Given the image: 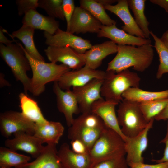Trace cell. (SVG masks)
I'll use <instances>...</instances> for the list:
<instances>
[{"instance_id":"obj_1","label":"cell","mask_w":168,"mask_h":168,"mask_svg":"<svg viewBox=\"0 0 168 168\" xmlns=\"http://www.w3.org/2000/svg\"><path fill=\"white\" fill-rule=\"evenodd\" d=\"M117 54L108 64L107 71L118 73L132 67L143 72L151 65L154 57L153 46L146 44L140 46L117 45Z\"/></svg>"},{"instance_id":"obj_2","label":"cell","mask_w":168,"mask_h":168,"mask_svg":"<svg viewBox=\"0 0 168 168\" xmlns=\"http://www.w3.org/2000/svg\"><path fill=\"white\" fill-rule=\"evenodd\" d=\"M22 47L29 61L32 71L30 92L35 96L42 93L45 91V85L48 83L57 82L64 73L71 69L62 63H47L35 59L29 54L22 45Z\"/></svg>"},{"instance_id":"obj_3","label":"cell","mask_w":168,"mask_h":168,"mask_svg":"<svg viewBox=\"0 0 168 168\" xmlns=\"http://www.w3.org/2000/svg\"><path fill=\"white\" fill-rule=\"evenodd\" d=\"M140 80L136 73L128 69L118 73L106 71L101 88V95L106 100L119 104L123 99V93L131 87L139 88Z\"/></svg>"},{"instance_id":"obj_4","label":"cell","mask_w":168,"mask_h":168,"mask_svg":"<svg viewBox=\"0 0 168 168\" xmlns=\"http://www.w3.org/2000/svg\"><path fill=\"white\" fill-rule=\"evenodd\" d=\"M126 154L124 141L123 138L107 126L89 152L93 166L102 161L124 156Z\"/></svg>"},{"instance_id":"obj_5","label":"cell","mask_w":168,"mask_h":168,"mask_svg":"<svg viewBox=\"0 0 168 168\" xmlns=\"http://www.w3.org/2000/svg\"><path fill=\"white\" fill-rule=\"evenodd\" d=\"M101 119L91 112L82 114L74 119L68 129V137L71 140L82 141L90 150L106 126Z\"/></svg>"},{"instance_id":"obj_6","label":"cell","mask_w":168,"mask_h":168,"mask_svg":"<svg viewBox=\"0 0 168 168\" xmlns=\"http://www.w3.org/2000/svg\"><path fill=\"white\" fill-rule=\"evenodd\" d=\"M1 57L10 68L14 77L22 84L25 93L30 92V78L27 74L31 69L29 61L20 43L7 45L0 44Z\"/></svg>"},{"instance_id":"obj_7","label":"cell","mask_w":168,"mask_h":168,"mask_svg":"<svg viewBox=\"0 0 168 168\" xmlns=\"http://www.w3.org/2000/svg\"><path fill=\"white\" fill-rule=\"evenodd\" d=\"M117 111L119 124L126 137H134L142 132L149 122L145 118L140 103L123 99Z\"/></svg>"},{"instance_id":"obj_8","label":"cell","mask_w":168,"mask_h":168,"mask_svg":"<svg viewBox=\"0 0 168 168\" xmlns=\"http://www.w3.org/2000/svg\"><path fill=\"white\" fill-rule=\"evenodd\" d=\"M35 124L21 112L10 110L2 113L0 114V132L6 138L18 132L34 135Z\"/></svg>"},{"instance_id":"obj_9","label":"cell","mask_w":168,"mask_h":168,"mask_svg":"<svg viewBox=\"0 0 168 168\" xmlns=\"http://www.w3.org/2000/svg\"><path fill=\"white\" fill-rule=\"evenodd\" d=\"M105 75L106 72L92 69L84 66L78 69L66 72L57 82L62 89L68 90L72 87L83 86L94 79H104Z\"/></svg>"},{"instance_id":"obj_10","label":"cell","mask_w":168,"mask_h":168,"mask_svg":"<svg viewBox=\"0 0 168 168\" xmlns=\"http://www.w3.org/2000/svg\"><path fill=\"white\" fill-rule=\"evenodd\" d=\"M45 43L48 46L69 47L80 54H84L92 45L90 41L60 28L54 35L44 32Z\"/></svg>"},{"instance_id":"obj_11","label":"cell","mask_w":168,"mask_h":168,"mask_svg":"<svg viewBox=\"0 0 168 168\" xmlns=\"http://www.w3.org/2000/svg\"><path fill=\"white\" fill-rule=\"evenodd\" d=\"M104 79H94L86 84L72 88L81 112L91 113L93 103L99 100L104 99L101 95V88Z\"/></svg>"},{"instance_id":"obj_12","label":"cell","mask_w":168,"mask_h":168,"mask_svg":"<svg viewBox=\"0 0 168 168\" xmlns=\"http://www.w3.org/2000/svg\"><path fill=\"white\" fill-rule=\"evenodd\" d=\"M53 90L56 96L58 109L63 114L67 125L69 127L74 119L73 115L81 112L76 96L72 90L63 91L57 81L54 82Z\"/></svg>"},{"instance_id":"obj_13","label":"cell","mask_w":168,"mask_h":168,"mask_svg":"<svg viewBox=\"0 0 168 168\" xmlns=\"http://www.w3.org/2000/svg\"><path fill=\"white\" fill-rule=\"evenodd\" d=\"M44 52L51 62H61L73 70L80 69L85 65L82 54L69 47L48 46Z\"/></svg>"},{"instance_id":"obj_14","label":"cell","mask_w":168,"mask_h":168,"mask_svg":"<svg viewBox=\"0 0 168 168\" xmlns=\"http://www.w3.org/2000/svg\"><path fill=\"white\" fill-rule=\"evenodd\" d=\"M154 119H152L147 127L140 133L132 138L127 137L124 141L127 154L126 159L128 164L144 163L143 152L148 144V134L152 128Z\"/></svg>"},{"instance_id":"obj_15","label":"cell","mask_w":168,"mask_h":168,"mask_svg":"<svg viewBox=\"0 0 168 168\" xmlns=\"http://www.w3.org/2000/svg\"><path fill=\"white\" fill-rule=\"evenodd\" d=\"M103 25L87 10L80 6L75 7L68 32L72 34H97Z\"/></svg>"},{"instance_id":"obj_16","label":"cell","mask_w":168,"mask_h":168,"mask_svg":"<svg viewBox=\"0 0 168 168\" xmlns=\"http://www.w3.org/2000/svg\"><path fill=\"white\" fill-rule=\"evenodd\" d=\"M13 135V138L7 139L4 142L6 147L13 151H23L36 158L44 148L42 142L34 135L24 132L16 133Z\"/></svg>"},{"instance_id":"obj_17","label":"cell","mask_w":168,"mask_h":168,"mask_svg":"<svg viewBox=\"0 0 168 168\" xmlns=\"http://www.w3.org/2000/svg\"><path fill=\"white\" fill-rule=\"evenodd\" d=\"M118 104L104 99L99 100L92 104L91 112L99 116L106 126L117 133L124 141L127 137L122 132L115 113V107Z\"/></svg>"},{"instance_id":"obj_18","label":"cell","mask_w":168,"mask_h":168,"mask_svg":"<svg viewBox=\"0 0 168 168\" xmlns=\"http://www.w3.org/2000/svg\"><path fill=\"white\" fill-rule=\"evenodd\" d=\"M97 36L109 38L117 45L140 46L151 44L152 42L150 39L138 37L128 33L117 28L116 24L110 26L103 25L97 34Z\"/></svg>"},{"instance_id":"obj_19","label":"cell","mask_w":168,"mask_h":168,"mask_svg":"<svg viewBox=\"0 0 168 168\" xmlns=\"http://www.w3.org/2000/svg\"><path fill=\"white\" fill-rule=\"evenodd\" d=\"M104 7L105 10L115 14L123 21L124 25L121 26L122 30L131 35L145 38L130 13L128 0H118L115 5Z\"/></svg>"},{"instance_id":"obj_20","label":"cell","mask_w":168,"mask_h":168,"mask_svg":"<svg viewBox=\"0 0 168 168\" xmlns=\"http://www.w3.org/2000/svg\"><path fill=\"white\" fill-rule=\"evenodd\" d=\"M117 45L111 40L107 41L92 46L91 48L82 54L85 61L84 66L96 70L108 56L117 53Z\"/></svg>"},{"instance_id":"obj_21","label":"cell","mask_w":168,"mask_h":168,"mask_svg":"<svg viewBox=\"0 0 168 168\" xmlns=\"http://www.w3.org/2000/svg\"><path fill=\"white\" fill-rule=\"evenodd\" d=\"M58 155L64 168H92L93 166L89 154H77L67 143L61 145Z\"/></svg>"},{"instance_id":"obj_22","label":"cell","mask_w":168,"mask_h":168,"mask_svg":"<svg viewBox=\"0 0 168 168\" xmlns=\"http://www.w3.org/2000/svg\"><path fill=\"white\" fill-rule=\"evenodd\" d=\"M56 145L47 144L34 161L15 168H64L58 156Z\"/></svg>"},{"instance_id":"obj_23","label":"cell","mask_w":168,"mask_h":168,"mask_svg":"<svg viewBox=\"0 0 168 168\" xmlns=\"http://www.w3.org/2000/svg\"><path fill=\"white\" fill-rule=\"evenodd\" d=\"M22 22L23 25L29 26L35 30H44L54 35L59 29V22L55 18L46 16L39 13L36 10H31L24 16Z\"/></svg>"},{"instance_id":"obj_24","label":"cell","mask_w":168,"mask_h":168,"mask_svg":"<svg viewBox=\"0 0 168 168\" xmlns=\"http://www.w3.org/2000/svg\"><path fill=\"white\" fill-rule=\"evenodd\" d=\"M64 130V127L60 122L48 121L44 124H35L34 135L43 143L56 145L63 135Z\"/></svg>"},{"instance_id":"obj_25","label":"cell","mask_w":168,"mask_h":168,"mask_svg":"<svg viewBox=\"0 0 168 168\" xmlns=\"http://www.w3.org/2000/svg\"><path fill=\"white\" fill-rule=\"evenodd\" d=\"M19 98L22 114L36 124H42L48 121L43 115L37 102L25 93L21 92Z\"/></svg>"},{"instance_id":"obj_26","label":"cell","mask_w":168,"mask_h":168,"mask_svg":"<svg viewBox=\"0 0 168 168\" xmlns=\"http://www.w3.org/2000/svg\"><path fill=\"white\" fill-rule=\"evenodd\" d=\"M35 29L31 27L22 25L18 30L9 35L12 38H16L24 44L25 49L33 58L45 61L44 58L40 53L35 47L34 40Z\"/></svg>"},{"instance_id":"obj_27","label":"cell","mask_w":168,"mask_h":168,"mask_svg":"<svg viewBox=\"0 0 168 168\" xmlns=\"http://www.w3.org/2000/svg\"><path fill=\"white\" fill-rule=\"evenodd\" d=\"M123 99L139 103L168 98V89L160 91H150L139 88L131 87L124 92Z\"/></svg>"},{"instance_id":"obj_28","label":"cell","mask_w":168,"mask_h":168,"mask_svg":"<svg viewBox=\"0 0 168 168\" xmlns=\"http://www.w3.org/2000/svg\"><path fill=\"white\" fill-rule=\"evenodd\" d=\"M30 160L29 156L18 153L7 147H0V168H15L29 162Z\"/></svg>"},{"instance_id":"obj_29","label":"cell","mask_w":168,"mask_h":168,"mask_svg":"<svg viewBox=\"0 0 168 168\" xmlns=\"http://www.w3.org/2000/svg\"><path fill=\"white\" fill-rule=\"evenodd\" d=\"M146 1L145 0H128L129 7L133 13L136 24L143 33L145 38L150 39V23L144 13Z\"/></svg>"},{"instance_id":"obj_30","label":"cell","mask_w":168,"mask_h":168,"mask_svg":"<svg viewBox=\"0 0 168 168\" xmlns=\"http://www.w3.org/2000/svg\"><path fill=\"white\" fill-rule=\"evenodd\" d=\"M80 7L89 12L103 25L110 26L116 24L105 12L104 7L96 0H80Z\"/></svg>"},{"instance_id":"obj_31","label":"cell","mask_w":168,"mask_h":168,"mask_svg":"<svg viewBox=\"0 0 168 168\" xmlns=\"http://www.w3.org/2000/svg\"><path fill=\"white\" fill-rule=\"evenodd\" d=\"M150 35L154 40L155 48L159 56V64L156 77L157 79L161 78L163 75L168 73V49L165 46L158 38L152 31H150Z\"/></svg>"},{"instance_id":"obj_32","label":"cell","mask_w":168,"mask_h":168,"mask_svg":"<svg viewBox=\"0 0 168 168\" xmlns=\"http://www.w3.org/2000/svg\"><path fill=\"white\" fill-rule=\"evenodd\" d=\"M168 102V98L140 103V105L145 118L149 122L162 111Z\"/></svg>"},{"instance_id":"obj_33","label":"cell","mask_w":168,"mask_h":168,"mask_svg":"<svg viewBox=\"0 0 168 168\" xmlns=\"http://www.w3.org/2000/svg\"><path fill=\"white\" fill-rule=\"evenodd\" d=\"M62 2L63 0H39L38 7L44 9L49 16L64 20Z\"/></svg>"},{"instance_id":"obj_34","label":"cell","mask_w":168,"mask_h":168,"mask_svg":"<svg viewBox=\"0 0 168 168\" xmlns=\"http://www.w3.org/2000/svg\"><path fill=\"white\" fill-rule=\"evenodd\" d=\"M128 167L126 158L123 156L99 162L94 165L92 168H128Z\"/></svg>"},{"instance_id":"obj_35","label":"cell","mask_w":168,"mask_h":168,"mask_svg":"<svg viewBox=\"0 0 168 168\" xmlns=\"http://www.w3.org/2000/svg\"><path fill=\"white\" fill-rule=\"evenodd\" d=\"M39 0H17L18 14L20 16L24 15L31 10H36L38 7Z\"/></svg>"},{"instance_id":"obj_36","label":"cell","mask_w":168,"mask_h":168,"mask_svg":"<svg viewBox=\"0 0 168 168\" xmlns=\"http://www.w3.org/2000/svg\"><path fill=\"white\" fill-rule=\"evenodd\" d=\"M75 7L74 0H63L62 9L67 23V31H68L70 22Z\"/></svg>"},{"instance_id":"obj_37","label":"cell","mask_w":168,"mask_h":168,"mask_svg":"<svg viewBox=\"0 0 168 168\" xmlns=\"http://www.w3.org/2000/svg\"><path fill=\"white\" fill-rule=\"evenodd\" d=\"M72 150L74 152L79 154H89L90 151L86 144L78 139L71 140Z\"/></svg>"},{"instance_id":"obj_38","label":"cell","mask_w":168,"mask_h":168,"mask_svg":"<svg viewBox=\"0 0 168 168\" xmlns=\"http://www.w3.org/2000/svg\"><path fill=\"white\" fill-rule=\"evenodd\" d=\"M130 168H168V162L148 164L144 163H131L128 164Z\"/></svg>"},{"instance_id":"obj_39","label":"cell","mask_w":168,"mask_h":168,"mask_svg":"<svg viewBox=\"0 0 168 168\" xmlns=\"http://www.w3.org/2000/svg\"><path fill=\"white\" fill-rule=\"evenodd\" d=\"M160 143L165 144V148L162 157L160 159L152 160L156 163L168 162V122H167L166 135L165 137L160 142Z\"/></svg>"},{"instance_id":"obj_40","label":"cell","mask_w":168,"mask_h":168,"mask_svg":"<svg viewBox=\"0 0 168 168\" xmlns=\"http://www.w3.org/2000/svg\"><path fill=\"white\" fill-rule=\"evenodd\" d=\"M157 121L168 119V102L162 111L154 118Z\"/></svg>"},{"instance_id":"obj_41","label":"cell","mask_w":168,"mask_h":168,"mask_svg":"<svg viewBox=\"0 0 168 168\" xmlns=\"http://www.w3.org/2000/svg\"><path fill=\"white\" fill-rule=\"evenodd\" d=\"M149 1L152 3L163 8L168 13V0H150Z\"/></svg>"},{"instance_id":"obj_42","label":"cell","mask_w":168,"mask_h":168,"mask_svg":"<svg viewBox=\"0 0 168 168\" xmlns=\"http://www.w3.org/2000/svg\"><path fill=\"white\" fill-rule=\"evenodd\" d=\"M5 31L4 29H3L1 26L0 28V43L6 45H9L13 42H14V40H11L8 39L4 35V32Z\"/></svg>"},{"instance_id":"obj_43","label":"cell","mask_w":168,"mask_h":168,"mask_svg":"<svg viewBox=\"0 0 168 168\" xmlns=\"http://www.w3.org/2000/svg\"><path fill=\"white\" fill-rule=\"evenodd\" d=\"M11 84L5 77L4 74L2 73H0V87L2 88L5 86H11Z\"/></svg>"},{"instance_id":"obj_44","label":"cell","mask_w":168,"mask_h":168,"mask_svg":"<svg viewBox=\"0 0 168 168\" xmlns=\"http://www.w3.org/2000/svg\"><path fill=\"white\" fill-rule=\"evenodd\" d=\"M160 39L163 44L168 49V30L164 32Z\"/></svg>"},{"instance_id":"obj_45","label":"cell","mask_w":168,"mask_h":168,"mask_svg":"<svg viewBox=\"0 0 168 168\" xmlns=\"http://www.w3.org/2000/svg\"><path fill=\"white\" fill-rule=\"evenodd\" d=\"M97 2L102 4L103 6L107 5H112V4L117 2L116 0H96Z\"/></svg>"}]
</instances>
